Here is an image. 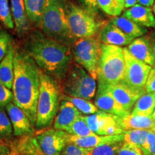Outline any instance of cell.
I'll return each mask as SVG.
<instances>
[{"label": "cell", "mask_w": 155, "mask_h": 155, "mask_svg": "<svg viewBox=\"0 0 155 155\" xmlns=\"http://www.w3.org/2000/svg\"><path fill=\"white\" fill-rule=\"evenodd\" d=\"M24 3L30 22L39 27L46 0H24Z\"/></svg>", "instance_id": "obj_25"}, {"label": "cell", "mask_w": 155, "mask_h": 155, "mask_svg": "<svg viewBox=\"0 0 155 155\" xmlns=\"http://www.w3.org/2000/svg\"><path fill=\"white\" fill-rule=\"evenodd\" d=\"M155 0H138L139 5L144 6V7H150L154 4Z\"/></svg>", "instance_id": "obj_41"}, {"label": "cell", "mask_w": 155, "mask_h": 155, "mask_svg": "<svg viewBox=\"0 0 155 155\" xmlns=\"http://www.w3.org/2000/svg\"><path fill=\"white\" fill-rule=\"evenodd\" d=\"M96 82L91 75L78 64L72 63L63 81L64 95L91 100L96 94Z\"/></svg>", "instance_id": "obj_7"}, {"label": "cell", "mask_w": 155, "mask_h": 155, "mask_svg": "<svg viewBox=\"0 0 155 155\" xmlns=\"http://www.w3.org/2000/svg\"></svg>", "instance_id": "obj_48"}, {"label": "cell", "mask_w": 155, "mask_h": 155, "mask_svg": "<svg viewBox=\"0 0 155 155\" xmlns=\"http://www.w3.org/2000/svg\"><path fill=\"white\" fill-rule=\"evenodd\" d=\"M126 63L124 80L122 83L134 91L143 95L146 93L145 85L152 66L139 61L129 53L127 48H123Z\"/></svg>", "instance_id": "obj_9"}, {"label": "cell", "mask_w": 155, "mask_h": 155, "mask_svg": "<svg viewBox=\"0 0 155 155\" xmlns=\"http://www.w3.org/2000/svg\"><path fill=\"white\" fill-rule=\"evenodd\" d=\"M61 155H86L84 149L75 146L73 144H68Z\"/></svg>", "instance_id": "obj_37"}, {"label": "cell", "mask_w": 155, "mask_h": 155, "mask_svg": "<svg viewBox=\"0 0 155 155\" xmlns=\"http://www.w3.org/2000/svg\"><path fill=\"white\" fill-rule=\"evenodd\" d=\"M127 50L134 57L154 67L155 62L152 42L147 37L139 38L133 40L128 46Z\"/></svg>", "instance_id": "obj_18"}, {"label": "cell", "mask_w": 155, "mask_h": 155, "mask_svg": "<svg viewBox=\"0 0 155 155\" xmlns=\"http://www.w3.org/2000/svg\"><path fill=\"white\" fill-rule=\"evenodd\" d=\"M118 155H144L141 149L137 145L124 142L119 151Z\"/></svg>", "instance_id": "obj_36"}, {"label": "cell", "mask_w": 155, "mask_h": 155, "mask_svg": "<svg viewBox=\"0 0 155 155\" xmlns=\"http://www.w3.org/2000/svg\"><path fill=\"white\" fill-rule=\"evenodd\" d=\"M126 63L123 48L103 44L98 65V84L111 85L124 80Z\"/></svg>", "instance_id": "obj_5"}, {"label": "cell", "mask_w": 155, "mask_h": 155, "mask_svg": "<svg viewBox=\"0 0 155 155\" xmlns=\"http://www.w3.org/2000/svg\"><path fill=\"white\" fill-rule=\"evenodd\" d=\"M147 37L150 39L151 41L154 42L155 43V30L152 31V32H151L148 35V36H147Z\"/></svg>", "instance_id": "obj_43"}, {"label": "cell", "mask_w": 155, "mask_h": 155, "mask_svg": "<svg viewBox=\"0 0 155 155\" xmlns=\"http://www.w3.org/2000/svg\"><path fill=\"white\" fill-rule=\"evenodd\" d=\"M87 124L93 132L100 136L121 134L124 132L119 121V116L98 111L84 116Z\"/></svg>", "instance_id": "obj_10"}, {"label": "cell", "mask_w": 155, "mask_h": 155, "mask_svg": "<svg viewBox=\"0 0 155 155\" xmlns=\"http://www.w3.org/2000/svg\"><path fill=\"white\" fill-rule=\"evenodd\" d=\"M68 136L65 131L50 129L37 134L35 139L44 155H61L68 144Z\"/></svg>", "instance_id": "obj_11"}, {"label": "cell", "mask_w": 155, "mask_h": 155, "mask_svg": "<svg viewBox=\"0 0 155 155\" xmlns=\"http://www.w3.org/2000/svg\"><path fill=\"white\" fill-rule=\"evenodd\" d=\"M146 93H154L155 94V67L151 70L147 78L145 85Z\"/></svg>", "instance_id": "obj_38"}, {"label": "cell", "mask_w": 155, "mask_h": 155, "mask_svg": "<svg viewBox=\"0 0 155 155\" xmlns=\"http://www.w3.org/2000/svg\"><path fill=\"white\" fill-rule=\"evenodd\" d=\"M110 22L116 25L118 28L123 31L125 34L133 38L142 36L147 32V29L130 20L127 17L122 16L114 17L110 19Z\"/></svg>", "instance_id": "obj_23"}, {"label": "cell", "mask_w": 155, "mask_h": 155, "mask_svg": "<svg viewBox=\"0 0 155 155\" xmlns=\"http://www.w3.org/2000/svg\"><path fill=\"white\" fill-rule=\"evenodd\" d=\"M62 100L68 101L74 105L78 110L83 114L91 115L96 114L98 111V108L95 104H93L89 100L83 99L81 98H75V97H71L66 95H62Z\"/></svg>", "instance_id": "obj_28"}, {"label": "cell", "mask_w": 155, "mask_h": 155, "mask_svg": "<svg viewBox=\"0 0 155 155\" xmlns=\"http://www.w3.org/2000/svg\"><path fill=\"white\" fill-rule=\"evenodd\" d=\"M13 128V135L15 137L32 135L34 133V126L32 124L26 114L14 102L9 103L5 107Z\"/></svg>", "instance_id": "obj_13"}, {"label": "cell", "mask_w": 155, "mask_h": 155, "mask_svg": "<svg viewBox=\"0 0 155 155\" xmlns=\"http://www.w3.org/2000/svg\"><path fill=\"white\" fill-rule=\"evenodd\" d=\"M12 45V39L7 31L0 28V62L3 60Z\"/></svg>", "instance_id": "obj_33"}, {"label": "cell", "mask_w": 155, "mask_h": 155, "mask_svg": "<svg viewBox=\"0 0 155 155\" xmlns=\"http://www.w3.org/2000/svg\"><path fill=\"white\" fill-rule=\"evenodd\" d=\"M98 87L105 89L110 93L114 99L129 114L131 113V109L134 108L138 98L141 96L124 83L111 85L98 84Z\"/></svg>", "instance_id": "obj_12"}, {"label": "cell", "mask_w": 155, "mask_h": 155, "mask_svg": "<svg viewBox=\"0 0 155 155\" xmlns=\"http://www.w3.org/2000/svg\"><path fill=\"white\" fill-rule=\"evenodd\" d=\"M83 2L85 3V5L87 6L88 9L91 10L96 12L98 8V4H97V0H81Z\"/></svg>", "instance_id": "obj_40"}, {"label": "cell", "mask_w": 155, "mask_h": 155, "mask_svg": "<svg viewBox=\"0 0 155 155\" xmlns=\"http://www.w3.org/2000/svg\"><path fill=\"white\" fill-rule=\"evenodd\" d=\"M15 54V48L12 45L5 57L0 62V81L10 90L12 88L14 80Z\"/></svg>", "instance_id": "obj_22"}, {"label": "cell", "mask_w": 155, "mask_h": 155, "mask_svg": "<svg viewBox=\"0 0 155 155\" xmlns=\"http://www.w3.org/2000/svg\"><path fill=\"white\" fill-rule=\"evenodd\" d=\"M149 130L145 129H133L124 131L123 133L124 142L131 143L141 147L147 141Z\"/></svg>", "instance_id": "obj_29"}, {"label": "cell", "mask_w": 155, "mask_h": 155, "mask_svg": "<svg viewBox=\"0 0 155 155\" xmlns=\"http://www.w3.org/2000/svg\"><path fill=\"white\" fill-rule=\"evenodd\" d=\"M39 28L46 36L68 46L77 40L69 29L64 0H46Z\"/></svg>", "instance_id": "obj_4"}, {"label": "cell", "mask_w": 155, "mask_h": 155, "mask_svg": "<svg viewBox=\"0 0 155 155\" xmlns=\"http://www.w3.org/2000/svg\"><path fill=\"white\" fill-rule=\"evenodd\" d=\"M153 12H154V15H155V2H154V6H153Z\"/></svg>", "instance_id": "obj_46"}, {"label": "cell", "mask_w": 155, "mask_h": 155, "mask_svg": "<svg viewBox=\"0 0 155 155\" xmlns=\"http://www.w3.org/2000/svg\"><path fill=\"white\" fill-rule=\"evenodd\" d=\"M144 155H155V131L149 130L147 141L141 147Z\"/></svg>", "instance_id": "obj_34"}, {"label": "cell", "mask_w": 155, "mask_h": 155, "mask_svg": "<svg viewBox=\"0 0 155 155\" xmlns=\"http://www.w3.org/2000/svg\"><path fill=\"white\" fill-rule=\"evenodd\" d=\"M94 103L100 111L113 114L119 117H123L130 114L122 108L110 93L101 87H98Z\"/></svg>", "instance_id": "obj_17"}, {"label": "cell", "mask_w": 155, "mask_h": 155, "mask_svg": "<svg viewBox=\"0 0 155 155\" xmlns=\"http://www.w3.org/2000/svg\"><path fill=\"white\" fill-rule=\"evenodd\" d=\"M124 142L105 143L90 149H84L86 155H118Z\"/></svg>", "instance_id": "obj_27"}, {"label": "cell", "mask_w": 155, "mask_h": 155, "mask_svg": "<svg viewBox=\"0 0 155 155\" xmlns=\"http://www.w3.org/2000/svg\"><path fill=\"white\" fill-rule=\"evenodd\" d=\"M155 110V94L145 93L139 97L134 106L131 114L150 116Z\"/></svg>", "instance_id": "obj_24"}, {"label": "cell", "mask_w": 155, "mask_h": 155, "mask_svg": "<svg viewBox=\"0 0 155 155\" xmlns=\"http://www.w3.org/2000/svg\"><path fill=\"white\" fill-rule=\"evenodd\" d=\"M152 117L153 118V119H154V120L155 121V110H154V111L153 112V114H152Z\"/></svg>", "instance_id": "obj_45"}, {"label": "cell", "mask_w": 155, "mask_h": 155, "mask_svg": "<svg viewBox=\"0 0 155 155\" xmlns=\"http://www.w3.org/2000/svg\"><path fill=\"white\" fill-rule=\"evenodd\" d=\"M68 23L73 37L78 40L96 37L106 23L96 19L95 12L71 4L66 5Z\"/></svg>", "instance_id": "obj_6"}, {"label": "cell", "mask_w": 155, "mask_h": 155, "mask_svg": "<svg viewBox=\"0 0 155 155\" xmlns=\"http://www.w3.org/2000/svg\"><path fill=\"white\" fill-rule=\"evenodd\" d=\"M123 15L141 26L155 29V17L150 7L137 4L126 9Z\"/></svg>", "instance_id": "obj_19"}, {"label": "cell", "mask_w": 155, "mask_h": 155, "mask_svg": "<svg viewBox=\"0 0 155 155\" xmlns=\"http://www.w3.org/2000/svg\"><path fill=\"white\" fill-rule=\"evenodd\" d=\"M150 41H151V40H150ZM151 42H152L153 52H154V62H155V43H154V42H152V41H151ZM154 67H155V65H154Z\"/></svg>", "instance_id": "obj_44"}, {"label": "cell", "mask_w": 155, "mask_h": 155, "mask_svg": "<svg viewBox=\"0 0 155 155\" xmlns=\"http://www.w3.org/2000/svg\"><path fill=\"white\" fill-rule=\"evenodd\" d=\"M102 43L98 37L78 39L73 47L75 63L81 65L94 79L98 78V65Z\"/></svg>", "instance_id": "obj_8"}, {"label": "cell", "mask_w": 155, "mask_h": 155, "mask_svg": "<svg viewBox=\"0 0 155 155\" xmlns=\"http://www.w3.org/2000/svg\"><path fill=\"white\" fill-rule=\"evenodd\" d=\"M138 0H124V7L125 9H129L137 5Z\"/></svg>", "instance_id": "obj_42"}, {"label": "cell", "mask_w": 155, "mask_h": 155, "mask_svg": "<svg viewBox=\"0 0 155 155\" xmlns=\"http://www.w3.org/2000/svg\"><path fill=\"white\" fill-rule=\"evenodd\" d=\"M11 148L9 145L5 144L3 141H0V155H12Z\"/></svg>", "instance_id": "obj_39"}, {"label": "cell", "mask_w": 155, "mask_h": 155, "mask_svg": "<svg viewBox=\"0 0 155 155\" xmlns=\"http://www.w3.org/2000/svg\"><path fill=\"white\" fill-rule=\"evenodd\" d=\"M119 121L124 131L133 129L153 130L155 127V121L152 116H145L130 114L123 117H119Z\"/></svg>", "instance_id": "obj_21"}, {"label": "cell", "mask_w": 155, "mask_h": 155, "mask_svg": "<svg viewBox=\"0 0 155 155\" xmlns=\"http://www.w3.org/2000/svg\"><path fill=\"white\" fill-rule=\"evenodd\" d=\"M13 101L12 91L6 87L0 81V107L5 108Z\"/></svg>", "instance_id": "obj_35"}, {"label": "cell", "mask_w": 155, "mask_h": 155, "mask_svg": "<svg viewBox=\"0 0 155 155\" xmlns=\"http://www.w3.org/2000/svg\"><path fill=\"white\" fill-rule=\"evenodd\" d=\"M15 28L19 36L30 30V22L27 14L24 0H9Z\"/></svg>", "instance_id": "obj_20"}, {"label": "cell", "mask_w": 155, "mask_h": 155, "mask_svg": "<svg viewBox=\"0 0 155 155\" xmlns=\"http://www.w3.org/2000/svg\"><path fill=\"white\" fill-rule=\"evenodd\" d=\"M40 80L35 127L38 129H42L50 127L55 120L61 106L63 94L58 81L41 71Z\"/></svg>", "instance_id": "obj_3"}, {"label": "cell", "mask_w": 155, "mask_h": 155, "mask_svg": "<svg viewBox=\"0 0 155 155\" xmlns=\"http://www.w3.org/2000/svg\"><path fill=\"white\" fill-rule=\"evenodd\" d=\"M81 113L72 103L62 100L59 111L54 121V129L68 132Z\"/></svg>", "instance_id": "obj_15"}, {"label": "cell", "mask_w": 155, "mask_h": 155, "mask_svg": "<svg viewBox=\"0 0 155 155\" xmlns=\"http://www.w3.org/2000/svg\"><path fill=\"white\" fill-rule=\"evenodd\" d=\"M153 131H155V127H154V129H153Z\"/></svg>", "instance_id": "obj_47"}, {"label": "cell", "mask_w": 155, "mask_h": 155, "mask_svg": "<svg viewBox=\"0 0 155 155\" xmlns=\"http://www.w3.org/2000/svg\"><path fill=\"white\" fill-rule=\"evenodd\" d=\"M13 102L26 114L35 125L37 106L40 93V72L35 62L25 51L15 48Z\"/></svg>", "instance_id": "obj_2"}, {"label": "cell", "mask_w": 155, "mask_h": 155, "mask_svg": "<svg viewBox=\"0 0 155 155\" xmlns=\"http://www.w3.org/2000/svg\"><path fill=\"white\" fill-rule=\"evenodd\" d=\"M13 128L5 108L0 107V141H5L12 136Z\"/></svg>", "instance_id": "obj_30"}, {"label": "cell", "mask_w": 155, "mask_h": 155, "mask_svg": "<svg viewBox=\"0 0 155 155\" xmlns=\"http://www.w3.org/2000/svg\"><path fill=\"white\" fill-rule=\"evenodd\" d=\"M0 22L4 27L9 30L15 28L9 0H0Z\"/></svg>", "instance_id": "obj_31"}, {"label": "cell", "mask_w": 155, "mask_h": 155, "mask_svg": "<svg viewBox=\"0 0 155 155\" xmlns=\"http://www.w3.org/2000/svg\"><path fill=\"white\" fill-rule=\"evenodd\" d=\"M25 52L33 59L40 71L63 82L73 62L69 46L40 32H34L25 42Z\"/></svg>", "instance_id": "obj_1"}, {"label": "cell", "mask_w": 155, "mask_h": 155, "mask_svg": "<svg viewBox=\"0 0 155 155\" xmlns=\"http://www.w3.org/2000/svg\"><path fill=\"white\" fill-rule=\"evenodd\" d=\"M68 133H69L70 134L78 136V137H86V136L94 134L91 130L85 120L84 116L82 115L79 116L78 118L75 120V121L70 128Z\"/></svg>", "instance_id": "obj_32"}, {"label": "cell", "mask_w": 155, "mask_h": 155, "mask_svg": "<svg viewBox=\"0 0 155 155\" xmlns=\"http://www.w3.org/2000/svg\"><path fill=\"white\" fill-rule=\"evenodd\" d=\"M103 44L115 46H124L133 41V38L125 34L111 22L106 23L98 36Z\"/></svg>", "instance_id": "obj_16"}, {"label": "cell", "mask_w": 155, "mask_h": 155, "mask_svg": "<svg viewBox=\"0 0 155 155\" xmlns=\"http://www.w3.org/2000/svg\"><path fill=\"white\" fill-rule=\"evenodd\" d=\"M68 142L83 149H90L105 143L124 142V135L121 134L118 135L100 136L93 134L86 137H78L69 134Z\"/></svg>", "instance_id": "obj_14"}, {"label": "cell", "mask_w": 155, "mask_h": 155, "mask_svg": "<svg viewBox=\"0 0 155 155\" xmlns=\"http://www.w3.org/2000/svg\"><path fill=\"white\" fill-rule=\"evenodd\" d=\"M98 7L106 15L118 17L125 9L124 0H97Z\"/></svg>", "instance_id": "obj_26"}]
</instances>
